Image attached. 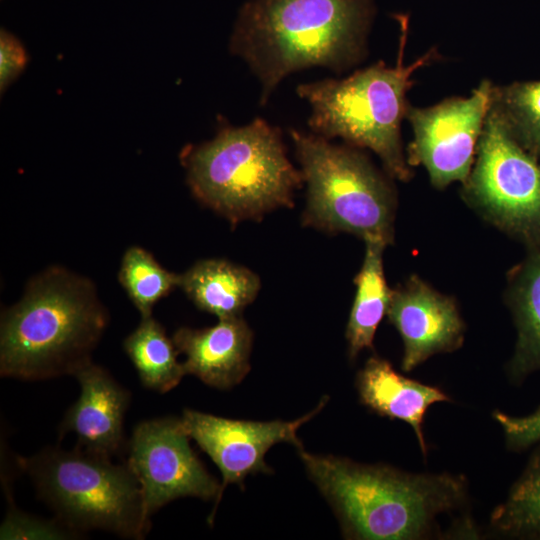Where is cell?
Wrapping results in <instances>:
<instances>
[{"label":"cell","mask_w":540,"mask_h":540,"mask_svg":"<svg viewBox=\"0 0 540 540\" xmlns=\"http://www.w3.org/2000/svg\"><path fill=\"white\" fill-rule=\"evenodd\" d=\"M181 418L164 417L138 423L127 444L126 463L136 476L148 521L161 507L181 497L217 498L221 485L205 469L190 446Z\"/></svg>","instance_id":"9"},{"label":"cell","mask_w":540,"mask_h":540,"mask_svg":"<svg viewBox=\"0 0 540 540\" xmlns=\"http://www.w3.org/2000/svg\"><path fill=\"white\" fill-rule=\"evenodd\" d=\"M123 348L148 389L166 393L186 375L173 339L152 315L141 317L139 325L125 338Z\"/></svg>","instance_id":"19"},{"label":"cell","mask_w":540,"mask_h":540,"mask_svg":"<svg viewBox=\"0 0 540 540\" xmlns=\"http://www.w3.org/2000/svg\"><path fill=\"white\" fill-rule=\"evenodd\" d=\"M172 339L185 356L186 374L209 386L230 388L250 370L253 333L241 316L219 319L216 325L201 329L181 327Z\"/></svg>","instance_id":"14"},{"label":"cell","mask_w":540,"mask_h":540,"mask_svg":"<svg viewBox=\"0 0 540 540\" xmlns=\"http://www.w3.org/2000/svg\"><path fill=\"white\" fill-rule=\"evenodd\" d=\"M81 536L57 518L40 519L15 508L9 510L0 529L1 539H72Z\"/></svg>","instance_id":"23"},{"label":"cell","mask_w":540,"mask_h":540,"mask_svg":"<svg viewBox=\"0 0 540 540\" xmlns=\"http://www.w3.org/2000/svg\"><path fill=\"white\" fill-rule=\"evenodd\" d=\"M399 19L400 46L394 67L378 62L341 80L300 84L296 92L311 107L308 125L313 134L328 140L340 137L351 146L370 149L390 176L407 181L412 173L400 132L408 108L406 93L413 84L412 74L430 63L435 52L404 65L408 22Z\"/></svg>","instance_id":"5"},{"label":"cell","mask_w":540,"mask_h":540,"mask_svg":"<svg viewBox=\"0 0 540 540\" xmlns=\"http://www.w3.org/2000/svg\"><path fill=\"white\" fill-rule=\"evenodd\" d=\"M180 274L164 268L154 256L140 246L124 252L118 281L141 317L152 315L157 302L179 287Z\"/></svg>","instance_id":"20"},{"label":"cell","mask_w":540,"mask_h":540,"mask_svg":"<svg viewBox=\"0 0 540 540\" xmlns=\"http://www.w3.org/2000/svg\"><path fill=\"white\" fill-rule=\"evenodd\" d=\"M364 242L365 255L354 279L356 292L346 328L351 359L373 347L376 330L387 313L392 293L383 267V252L387 245L380 240Z\"/></svg>","instance_id":"18"},{"label":"cell","mask_w":540,"mask_h":540,"mask_svg":"<svg viewBox=\"0 0 540 540\" xmlns=\"http://www.w3.org/2000/svg\"><path fill=\"white\" fill-rule=\"evenodd\" d=\"M38 495L73 531L104 530L142 539L150 529L139 482L125 462L76 447L45 448L18 458Z\"/></svg>","instance_id":"6"},{"label":"cell","mask_w":540,"mask_h":540,"mask_svg":"<svg viewBox=\"0 0 540 540\" xmlns=\"http://www.w3.org/2000/svg\"><path fill=\"white\" fill-rule=\"evenodd\" d=\"M493 417L502 427L510 448L522 449L540 442V407L526 416H510L496 411Z\"/></svg>","instance_id":"24"},{"label":"cell","mask_w":540,"mask_h":540,"mask_svg":"<svg viewBox=\"0 0 540 540\" xmlns=\"http://www.w3.org/2000/svg\"><path fill=\"white\" fill-rule=\"evenodd\" d=\"M492 105L518 143L533 157L540 156V81L495 87Z\"/></svg>","instance_id":"21"},{"label":"cell","mask_w":540,"mask_h":540,"mask_svg":"<svg viewBox=\"0 0 540 540\" xmlns=\"http://www.w3.org/2000/svg\"><path fill=\"white\" fill-rule=\"evenodd\" d=\"M506 297L517 329L510 371L519 379L540 369V242L510 271Z\"/></svg>","instance_id":"17"},{"label":"cell","mask_w":540,"mask_h":540,"mask_svg":"<svg viewBox=\"0 0 540 540\" xmlns=\"http://www.w3.org/2000/svg\"><path fill=\"white\" fill-rule=\"evenodd\" d=\"M261 287L257 274L224 259L197 261L180 274L179 288L202 311L218 319L241 316Z\"/></svg>","instance_id":"16"},{"label":"cell","mask_w":540,"mask_h":540,"mask_svg":"<svg viewBox=\"0 0 540 540\" xmlns=\"http://www.w3.org/2000/svg\"><path fill=\"white\" fill-rule=\"evenodd\" d=\"M181 161L195 198L233 224L292 207L304 183L281 131L261 118L224 126L213 140L184 149Z\"/></svg>","instance_id":"4"},{"label":"cell","mask_w":540,"mask_h":540,"mask_svg":"<svg viewBox=\"0 0 540 540\" xmlns=\"http://www.w3.org/2000/svg\"><path fill=\"white\" fill-rule=\"evenodd\" d=\"M311 480L333 506L346 537L411 540L427 536L438 515L465 497L464 480L449 474H408L298 448Z\"/></svg>","instance_id":"3"},{"label":"cell","mask_w":540,"mask_h":540,"mask_svg":"<svg viewBox=\"0 0 540 540\" xmlns=\"http://www.w3.org/2000/svg\"><path fill=\"white\" fill-rule=\"evenodd\" d=\"M290 136L307 184L303 224L392 244L395 192L369 159L313 133L291 129Z\"/></svg>","instance_id":"7"},{"label":"cell","mask_w":540,"mask_h":540,"mask_svg":"<svg viewBox=\"0 0 540 540\" xmlns=\"http://www.w3.org/2000/svg\"><path fill=\"white\" fill-rule=\"evenodd\" d=\"M74 377L80 395L67 410L59 426V436L73 433L77 447L111 457L125 446L124 418L130 392L108 370L90 362Z\"/></svg>","instance_id":"13"},{"label":"cell","mask_w":540,"mask_h":540,"mask_svg":"<svg viewBox=\"0 0 540 540\" xmlns=\"http://www.w3.org/2000/svg\"><path fill=\"white\" fill-rule=\"evenodd\" d=\"M326 401L322 399L317 408L294 421L234 420L189 409L184 410L181 419L191 439L221 471V498L226 485L243 487L249 474L271 472L264 457L273 445L288 442L301 448L298 429L318 414Z\"/></svg>","instance_id":"11"},{"label":"cell","mask_w":540,"mask_h":540,"mask_svg":"<svg viewBox=\"0 0 540 540\" xmlns=\"http://www.w3.org/2000/svg\"><path fill=\"white\" fill-rule=\"evenodd\" d=\"M357 388L362 403L374 412L409 424L426 455L424 417L431 405L449 401L442 390L404 377L377 356L369 358L359 372Z\"/></svg>","instance_id":"15"},{"label":"cell","mask_w":540,"mask_h":540,"mask_svg":"<svg viewBox=\"0 0 540 540\" xmlns=\"http://www.w3.org/2000/svg\"><path fill=\"white\" fill-rule=\"evenodd\" d=\"M373 14L372 0H243L230 50L258 78L264 105L291 73L358 63Z\"/></svg>","instance_id":"1"},{"label":"cell","mask_w":540,"mask_h":540,"mask_svg":"<svg viewBox=\"0 0 540 540\" xmlns=\"http://www.w3.org/2000/svg\"><path fill=\"white\" fill-rule=\"evenodd\" d=\"M26 52L20 42L10 33L1 30L0 35V86L3 91L24 69Z\"/></svg>","instance_id":"25"},{"label":"cell","mask_w":540,"mask_h":540,"mask_svg":"<svg viewBox=\"0 0 540 540\" xmlns=\"http://www.w3.org/2000/svg\"><path fill=\"white\" fill-rule=\"evenodd\" d=\"M108 322L92 280L50 266L1 312L0 374L29 381L74 376L92 362Z\"/></svg>","instance_id":"2"},{"label":"cell","mask_w":540,"mask_h":540,"mask_svg":"<svg viewBox=\"0 0 540 540\" xmlns=\"http://www.w3.org/2000/svg\"><path fill=\"white\" fill-rule=\"evenodd\" d=\"M493 528L511 536H540V453L492 513Z\"/></svg>","instance_id":"22"},{"label":"cell","mask_w":540,"mask_h":540,"mask_svg":"<svg viewBox=\"0 0 540 540\" xmlns=\"http://www.w3.org/2000/svg\"><path fill=\"white\" fill-rule=\"evenodd\" d=\"M386 316L402 338L406 372L463 344L465 326L455 300L417 275L392 289Z\"/></svg>","instance_id":"12"},{"label":"cell","mask_w":540,"mask_h":540,"mask_svg":"<svg viewBox=\"0 0 540 540\" xmlns=\"http://www.w3.org/2000/svg\"><path fill=\"white\" fill-rule=\"evenodd\" d=\"M463 186L464 198L485 220L528 246L540 242V165L492 102Z\"/></svg>","instance_id":"8"},{"label":"cell","mask_w":540,"mask_h":540,"mask_svg":"<svg viewBox=\"0 0 540 540\" xmlns=\"http://www.w3.org/2000/svg\"><path fill=\"white\" fill-rule=\"evenodd\" d=\"M493 90L494 86L485 80L469 97L447 99L428 108L408 106L406 117L414 137L407 162L424 166L436 188L466 182Z\"/></svg>","instance_id":"10"}]
</instances>
